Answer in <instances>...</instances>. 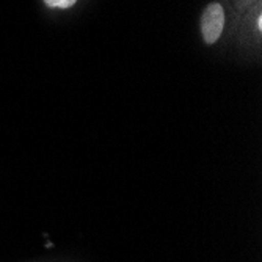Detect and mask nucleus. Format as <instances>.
Here are the masks:
<instances>
[{
    "label": "nucleus",
    "instance_id": "f257e3e1",
    "mask_svg": "<svg viewBox=\"0 0 262 262\" xmlns=\"http://www.w3.org/2000/svg\"><path fill=\"white\" fill-rule=\"evenodd\" d=\"M225 27V11L220 4H210L201 17V32L207 44H213L222 35Z\"/></svg>",
    "mask_w": 262,
    "mask_h": 262
},
{
    "label": "nucleus",
    "instance_id": "f03ea898",
    "mask_svg": "<svg viewBox=\"0 0 262 262\" xmlns=\"http://www.w3.org/2000/svg\"><path fill=\"white\" fill-rule=\"evenodd\" d=\"M44 2L51 8H69V7H73L77 0H44Z\"/></svg>",
    "mask_w": 262,
    "mask_h": 262
},
{
    "label": "nucleus",
    "instance_id": "7ed1b4c3",
    "mask_svg": "<svg viewBox=\"0 0 262 262\" xmlns=\"http://www.w3.org/2000/svg\"><path fill=\"white\" fill-rule=\"evenodd\" d=\"M257 27H259V30L262 29V17H260V16L257 17Z\"/></svg>",
    "mask_w": 262,
    "mask_h": 262
}]
</instances>
